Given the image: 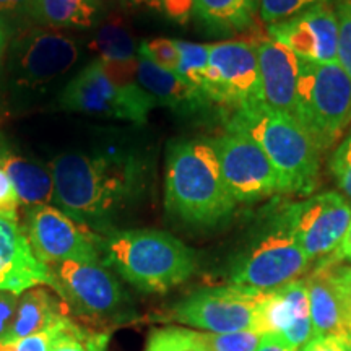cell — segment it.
Segmentation results:
<instances>
[{
  "label": "cell",
  "instance_id": "1",
  "mask_svg": "<svg viewBox=\"0 0 351 351\" xmlns=\"http://www.w3.org/2000/svg\"><path fill=\"white\" fill-rule=\"evenodd\" d=\"M54 204L82 226L106 238L114 219L140 194L145 169L127 152H70L51 163Z\"/></svg>",
  "mask_w": 351,
  "mask_h": 351
},
{
  "label": "cell",
  "instance_id": "2",
  "mask_svg": "<svg viewBox=\"0 0 351 351\" xmlns=\"http://www.w3.org/2000/svg\"><path fill=\"white\" fill-rule=\"evenodd\" d=\"M212 140H182L168 147L165 207L171 217L191 226H218L234 212Z\"/></svg>",
  "mask_w": 351,
  "mask_h": 351
},
{
  "label": "cell",
  "instance_id": "3",
  "mask_svg": "<svg viewBox=\"0 0 351 351\" xmlns=\"http://www.w3.org/2000/svg\"><path fill=\"white\" fill-rule=\"evenodd\" d=\"M226 130L249 135L262 148L278 176L280 192L309 195L317 187L320 150L293 116L258 103L236 109Z\"/></svg>",
  "mask_w": 351,
  "mask_h": 351
},
{
  "label": "cell",
  "instance_id": "4",
  "mask_svg": "<svg viewBox=\"0 0 351 351\" xmlns=\"http://www.w3.org/2000/svg\"><path fill=\"white\" fill-rule=\"evenodd\" d=\"M103 262L145 293H166L197 270L194 249L158 230L114 231L103 241Z\"/></svg>",
  "mask_w": 351,
  "mask_h": 351
},
{
  "label": "cell",
  "instance_id": "5",
  "mask_svg": "<svg viewBox=\"0 0 351 351\" xmlns=\"http://www.w3.org/2000/svg\"><path fill=\"white\" fill-rule=\"evenodd\" d=\"M295 117L320 152L341 137L351 122V80L339 62L300 60Z\"/></svg>",
  "mask_w": 351,
  "mask_h": 351
},
{
  "label": "cell",
  "instance_id": "6",
  "mask_svg": "<svg viewBox=\"0 0 351 351\" xmlns=\"http://www.w3.org/2000/svg\"><path fill=\"white\" fill-rule=\"evenodd\" d=\"M309 263L291 232L275 213L234 257L230 282L269 291L300 278L309 269Z\"/></svg>",
  "mask_w": 351,
  "mask_h": 351
},
{
  "label": "cell",
  "instance_id": "7",
  "mask_svg": "<svg viewBox=\"0 0 351 351\" xmlns=\"http://www.w3.org/2000/svg\"><path fill=\"white\" fill-rule=\"evenodd\" d=\"M67 111L129 121L142 125L158 104L138 82H117L101 60L95 59L69 82L60 95Z\"/></svg>",
  "mask_w": 351,
  "mask_h": 351
},
{
  "label": "cell",
  "instance_id": "8",
  "mask_svg": "<svg viewBox=\"0 0 351 351\" xmlns=\"http://www.w3.org/2000/svg\"><path fill=\"white\" fill-rule=\"evenodd\" d=\"M54 293L67 307L95 322L129 317V298L117 278L103 263L65 261L52 263Z\"/></svg>",
  "mask_w": 351,
  "mask_h": 351
},
{
  "label": "cell",
  "instance_id": "9",
  "mask_svg": "<svg viewBox=\"0 0 351 351\" xmlns=\"http://www.w3.org/2000/svg\"><path fill=\"white\" fill-rule=\"evenodd\" d=\"M265 293L241 285L204 288L178 302L171 309V319L208 333L261 332L258 324Z\"/></svg>",
  "mask_w": 351,
  "mask_h": 351
},
{
  "label": "cell",
  "instance_id": "10",
  "mask_svg": "<svg viewBox=\"0 0 351 351\" xmlns=\"http://www.w3.org/2000/svg\"><path fill=\"white\" fill-rule=\"evenodd\" d=\"M309 261L335 252L351 221V205L337 192H324L288 204L276 212Z\"/></svg>",
  "mask_w": 351,
  "mask_h": 351
},
{
  "label": "cell",
  "instance_id": "11",
  "mask_svg": "<svg viewBox=\"0 0 351 351\" xmlns=\"http://www.w3.org/2000/svg\"><path fill=\"white\" fill-rule=\"evenodd\" d=\"M25 232L34 256L46 265L65 261L103 263V236L52 205L29 208Z\"/></svg>",
  "mask_w": 351,
  "mask_h": 351
},
{
  "label": "cell",
  "instance_id": "12",
  "mask_svg": "<svg viewBox=\"0 0 351 351\" xmlns=\"http://www.w3.org/2000/svg\"><path fill=\"white\" fill-rule=\"evenodd\" d=\"M82 43L49 28H32L16 34L10 51L13 82L23 88H41L60 78L78 62Z\"/></svg>",
  "mask_w": 351,
  "mask_h": 351
},
{
  "label": "cell",
  "instance_id": "13",
  "mask_svg": "<svg viewBox=\"0 0 351 351\" xmlns=\"http://www.w3.org/2000/svg\"><path fill=\"white\" fill-rule=\"evenodd\" d=\"M223 179L236 202L251 204L280 192L278 176L269 156L249 135L226 130L212 140Z\"/></svg>",
  "mask_w": 351,
  "mask_h": 351
},
{
  "label": "cell",
  "instance_id": "14",
  "mask_svg": "<svg viewBox=\"0 0 351 351\" xmlns=\"http://www.w3.org/2000/svg\"><path fill=\"white\" fill-rule=\"evenodd\" d=\"M212 103L231 109L262 103L256 46L245 41L210 44Z\"/></svg>",
  "mask_w": 351,
  "mask_h": 351
},
{
  "label": "cell",
  "instance_id": "15",
  "mask_svg": "<svg viewBox=\"0 0 351 351\" xmlns=\"http://www.w3.org/2000/svg\"><path fill=\"white\" fill-rule=\"evenodd\" d=\"M269 34L304 62H337L339 21L333 2L317 3L300 15L269 25Z\"/></svg>",
  "mask_w": 351,
  "mask_h": 351
},
{
  "label": "cell",
  "instance_id": "16",
  "mask_svg": "<svg viewBox=\"0 0 351 351\" xmlns=\"http://www.w3.org/2000/svg\"><path fill=\"white\" fill-rule=\"evenodd\" d=\"M261 333H274L296 351L313 339V322L304 278L269 289L261 307Z\"/></svg>",
  "mask_w": 351,
  "mask_h": 351
},
{
  "label": "cell",
  "instance_id": "17",
  "mask_svg": "<svg viewBox=\"0 0 351 351\" xmlns=\"http://www.w3.org/2000/svg\"><path fill=\"white\" fill-rule=\"evenodd\" d=\"M34 287L56 288L49 265L34 256L19 221L0 218V291L20 296Z\"/></svg>",
  "mask_w": 351,
  "mask_h": 351
},
{
  "label": "cell",
  "instance_id": "18",
  "mask_svg": "<svg viewBox=\"0 0 351 351\" xmlns=\"http://www.w3.org/2000/svg\"><path fill=\"white\" fill-rule=\"evenodd\" d=\"M254 46L257 52L262 103L267 108L295 117L300 59L288 47L270 38L262 39Z\"/></svg>",
  "mask_w": 351,
  "mask_h": 351
},
{
  "label": "cell",
  "instance_id": "19",
  "mask_svg": "<svg viewBox=\"0 0 351 351\" xmlns=\"http://www.w3.org/2000/svg\"><path fill=\"white\" fill-rule=\"evenodd\" d=\"M137 82L158 106H166L182 116L205 111L212 104L202 91L189 85L178 73L158 67L142 52H138L137 60Z\"/></svg>",
  "mask_w": 351,
  "mask_h": 351
},
{
  "label": "cell",
  "instance_id": "20",
  "mask_svg": "<svg viewBox=\"0 0 351 351\" xmlns=\"http://www.w3.org/2000/svg\"><path fill=\"white\" fill-rule=\"evenodd\" d=\"M304 280L309 298L313 337L340 341L351 348V333L346 327L341 302L326 269L320 265Z\"/></svg>",
  "mask_w": 351,
  "mask_h": 351
},
{
  "label": "cell",
  "instance_id": "21",
  "mask_svg": "<svg viewBox=\"0 0 351 351\" xmlns=\"http://www.w3.org/2000/svg\"><path fill=\"white\" fill-rule=\"evenodd\" d=\"M109 75L119 82L137 80L138 46L130 29L121 19H111L99 25L90 43Z\"/></svg>",
  "mask_w": 351,
  "mask_h": 351
},
{
  "label": "cell",
  "instance_id": "22",
  "mask_svg": "<svg viewBox=\"0 0 351 351\" xmlns=\"http://www.w3.org/2000/svg\"><path fill=\"white\" fill-rule=\"evenodd\" d=\"M67 309V304L49 289L43 287L26 289L19 296L12 330L3 341L20 340L49 330L60 317L69 315Z\"/></svg>",
  "mask_w": 351,
  "mask_h": 351
},
{
  "label": "cell",
  "instance_id": "23",
  "mask_svg": "<svg viewBox=\"0 0 351 351\" xmlns=\"http://www.w3.org/2000/svg\"><path fill=\"white\" fill-rule=\"evenodd\" d=\"M28 15L49 29H90L101 20V0H32Z\"/></svg>",
  "mask_w": 351,
  "mask_h": 351
},
{
  "label": "cell",
  "instance_id": "24",
  "mask_svg": "<svg viewBox=\"0 0 351 351\" xmlns=\"http://www.w3.org/2000/svg\"><path fill=\"white\" fill-rule=\"evenodd\" d=\"M0 168L15 186L20 204L26 205L28 210L54 202V179L47 168L16 155L2 156Z\"/></svg>",
  "mask_w": 351,
  "mask_h": 351
},
{
  "label": "cell",
  "instance_id": "25",
  "mask_svg": "<svg viewBox=\"0 0 351 351\" xmlns=\"http://www.w3.org/2000/svg\"><path fill=\"white\" fill-rule=\"evenodd\" d=\"M261 0H194V16L215 33H238L251 28Z\"/></svg>",
  "mask_w": 351,
  "mask_h": 351
},
{
  "label": "cell",
  "instance_id": "26",
  "mask_svg": "<svg viewBox=\"0 0 351 351\" xmlns=\"http://www.w3.org/2000/svg\"><path fill=\"white\" fill-rule=\"evenodd\" d=\"M109 333L96 332L64 315L49 328L47 351H106Z\"/></svg>",
  "mask_w": 351,
  "mask_h": 351
},
{
  "label": "cell",
  "instance_id": "27",
  "mask_svg": "<svg viewBox=\"0 0 351 351\" xmlns=\"http://www.w3.org/2000/svg\"><path fill=\"white\" fill-rule=\"evenodd\" d=\"M179 49L178 75L212 101V70H210V44L176 41Z\"/></svg>",
  "mask_w": 351,
  "mask_h": 351
},
{
  "label": "cell",
  "instance_id": "28",
  "mask_svg": "<svg viewBox=\"0 0 351 351\" xmlns=\"http://www.w3.org/2000/svg\"><path fill=\"white\" fill-rule=\"evenodd\" d=\"M143 351H210L200 332L184 327L155 328Z\"/></svg>",
  "mask_w": 351,
  "mask_h": 351
},
{
  "label": "cell",
  "instance_id": "29",
  "mask_svg": "<svg viewBox=\"0 0 351 351\" xmlns=\"http://www.w3.org/2000/svg\"><path fill=\"white\" fill-rule=\"evenodd\" d=\"M200 335L210 351H257L263 339V333L256 330L232 333L200 332Z\"/></svg>",
  "mask_w": 351,
  "mask_h": 351
},
{
  "label": "cell",
  "instance_id": "30",
  "mask_svg": "<svg viewBox=\"0 0 351 351\" xmlns=\"http://www.w3.org/2000/svg\"><path fill=\"white\" fill-rule=\"evenodd\" d=\"M322 2H333V0H261L258 13L267 25H274L300 15L301 12Z\"/></svg>",
  "mask_w": 351,
  "mask_h": 351
},
{
  "label": "cell",
  "instance_id": "31",
  "mask_svg": "<svg viewBox=\"0 0 351 351\" xmlns=\"http://www.w3.org/2000/svg\"><path fill=\"white\" fill-rule=\"evenodd\" d=\"M339 21L337 62L351 80V0H333Z\"/></svg>",
  "mask_w": 351,
  "mask_h": 351
},
{
  "label": "cell",
  "instance_id": "32",
  "mask_svg": "<svg viewBox=\"0 0 351 351\" xmlns=\"http://www.w3.org/2000/svg\"><path fill=\"white\" fill-rule=\"evenodd\" d=\"M138 52L156 64L158 67L176 73L179 67V49L174 39L155 38L138 44Z\"/></svg>",
  "mask_w": 351,
  "mask_h": 351
},
{
  "label": "cell",
  "instance_id": "33",
  "mask_svg": "<svg viewBox=\"0 0 351 351\" xmlns=\"http://www.w3.org/2000/svg\"><path fill=\"white\" fill-rule=\"evenodd\" d=\"M322 267L326 269L328 278L339 295L346 327L351 333V265H337L333 261H324Z\"/></svg>",
  "mask_w": 351,
  "mask_h": 351
},
{
  "label": "cell",
  "instance_id": "34",
  "mask_svg": "<svg viewBox=\"0 0 351 351\" xmlns=\"http://www.w3.org/2000/svg\"><path fill=\"white\" fill-rule=\"evenodd\" d=\"M132 7L152 8L176 23H187L194 15V0H125Z\"/></svg>",
  "mask_w": 351,
  "mask_h": 351
},
{
  "label": "cell",
  "instance_id": "35",
  "mask_svg": "<svg viewBox=\"0 0 351 351\" xmlns=\"http://www.w3.org/2000/svg\"><path fill=\"white\" fill-rule=\"evenodd\" d=\"M20 199L8 174L0 168V218L19 221Z\"/></svg>",
  "mask_w": 351,
  "mask_h": 351
},
{
  "label": "cell",
  "instance_id": "36",
  "mask_svg": "<svg viewBox=\"0 0 351 351\" xmlns=\"http://www.w3.org/2000/svg\"><path fill=\"white\" fill-rule=\"evenodd\" d=\"M16 304H19V295H13L10 291H0V341L7 340L8 333L12 330Z\"/></svg>",
  "mask_w": 351,
  "mask_h": 351
},
{
  "label": "cell",
  "instance_id": "37",
  "mask_svg": "<svg viewBox=\"0 0 351 351\" xmlns=\"http://www.w3.org/2000/svg\"><path fill=\"white\" fill-rule=\"evenodd\" d=\"M47 343H49V330L20 340L0 341V351H47Z\"/></svg>",
  "mask_w": 351,
  "mask_h": 351
},
{
  "label": "cell",
  "instance_id": "38",
  "mask_svg": "<svg viewBox=\"0 0 351 351\" xmlns=\"http://www.w3.org/2000/svg\"><path fill=\"white\" fill-rule=\"evenodd\" d=\"M32 0H0V20L19 16L21 13H28Z\"/></svg>",
  "mask_w": 351,
  "mask_h": 351
},
{
  "label": "cell",
  "instance_id": "39",
  "mask_svg": "<svg viewBox=\"0 0 351 351\" xmlns=\"http://www.w3.org/2000/svg\"><path fill=\"white\" fill-rule=\"evenodd\" d=\"M298 351H351L350 346H346L340 341L330 339H315L313 337L304 346H301Z\"/></svg>",
  "mask_w": 351,
  "mask_h": 351
},
{
  "label": "cell",
  "instance_id": "40",
  "mask_svg": "<svg viewBox=\"0 0 351 351\" xmlns=\"http://www.w3.org/2000/svg\"><path fill=\"white\" fill-rule=\"evenodd\" d=\"M330 169L341 191L351 199V165H330Z\"/></svg>",
  "mask_w": 351,
  "mask_h": 351
},
{
  "label": "cell",
  "instance_id": "41",
  "mask_svg": "<svg viewBox=\"0 0 351 351\" xmlns=\"http://www.w3.org/2000/svg\"><path fill=\"white\" fill-rule=\"evenodd\" d=\"M257 351H296V350L291 348L288 343H285L280 337L274 335V333H265L261 341V345H258Z\"/></svg>",
  "mask_w": 351,
  "mask_h": 351
},
{
  "label": "cell",
  "instance_id": "42",
  "mask_svg": "<svg viewBox=\"0 0 351 351\" xmlns=\"http://www.w3.org/2000/svg\"><path fill=\"white\" fill-rule=\"evenodd\" d=\"M330 261H333V262H339V261L351 262V221H350L348 230H346V232H345L343 239H341V243L339 244V247H337L335 252L332 254Z\"/></svg>",
  "mask_w": 351,
  "mask_h": 351
},
{
  "label": "cell",
  "instance_id": "43",
  "mask_svg": "<svg viewBox=\"0 0 351 351\" xmlns=\"http://www.w3.org/2000/svg\"><path fill=\"white\" fill-rule=\"evenodd\" d=\"M330 165H351V132L333 153Z\"/></svg>",
  "mask_w": 351,
  "mask_h": 351
},
{
  "label": "cell",
  "instance_id": "44",
  "mask_svg": "<svg viewBox=\"0 0 351 351\" xmlns=\"http://www.w3.org/2000/svg\"><path fill=\"white\" fill-rule=\"evenodd\" d=\"M7 46H8V28L5 21L0 20V72H2L3 57H5Z\"/></svg>",
  "mask_w": 351,
  "mask_h": 351
}]
</instances>
